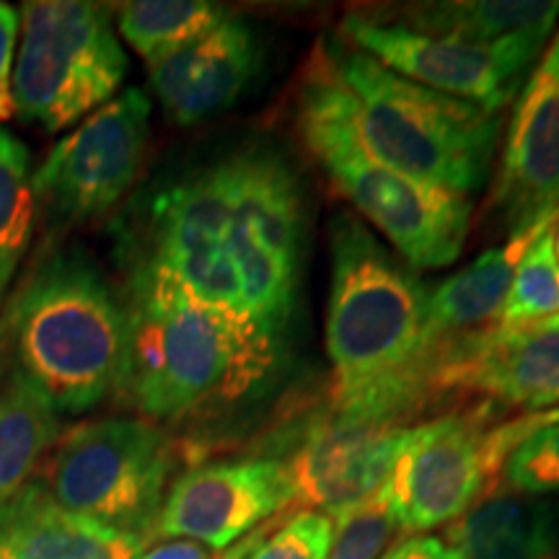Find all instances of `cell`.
I'll list each match as a JSON object with an SVG mask.
<instances>
[{
    "label": "cell",
    "instance_id": "cell-17",
    "mask_svg": "<svg viewBox=\"0 0 559 559\" xmlns=\"http://www.w3.org/2000/svg\"><path fill=\"white\" fill-rule=\"evenodd\" d=\"M145 539L70 513L32 479L0 506V549L9 559H138Z\"/></svg>",
    "mask_w": 559,
    "mask_h": 559
},
{
    "label": "cell",
    "instance_id": "cell-32",
    "mask_svg": "<svg viewBox=\"0 0 559 559\" xmlns=\"http://www.w3.org/2000/svg\"><path fill=\"white\" fill-rule=\"evenodd\" d=\"M264 536V531L262 528H257L254 534H249L247 539L243 542H239L236 544L234 549H228V551H223V559H249L251 557V551L257 549V544H260V539Z\"/></svg>",
    "mask_w": 559,
    "mask_h": 559
},
{
    "label": "cell",
    "instance_id": "cell-3",
    "mask_svg": "<svg viewBox=\"0 0 559 559\" xmlns=\"http://www.w3.org/2000/svg\"><path fill=\"white\" fill-rule=\"evenodd\" d=\"M330 260L326 355L334 379L326 407L407 425L432 402L430 290L349 213L332 218Z\"/></svg>",
    "mask_w": 559,
    "mask_h": 559
},
{
    "label": "cell",
    "instance_id": "cell-5",
    "mask_svg": "<svg viewBox=\"0 0 559 559\" xmlns=\"http://www.w3.org/2000/svg\"><path fill=\"white\" fill-rule=\"evenodd\" d=\"M298 130L334 187L386 236L409 267L438 270L459 260L472 226L469 198L412 179L370 156L324 47L313 55L300 83Z\"/></svg>",
    "mask_w": 559,
    "mask_h": 559
},
{
    "label": "cell",
    "instance_id": "cell-25",
    "mask_svg": "<svg viewBox=\"0 0 559 559\" xmlns=\"http://www.w3.org/2000/svg\"><path fill=\"white\" fill-rule=\"evenodd\" d=\"M330 519L334 526L330 559H383L402 534L386 485Z\"/></svg>",
    "mask_w": 559,
    "mask_h": 559
},
{
    "label": "cell",
    "instance_id": "cell-34",
    "mask_svg": "<svg viewBox=\"0 0 559 559\" xmlns=\"http://www.w3.org/2000/svg\"><path fill=\"white\" fill-rule=\"evenodd\" d=\"M0 559H9V557H5V551H3V549H0Z\"/></svg>",
    "mask_w": 559,
    "mask_h": 559
},
{
    "label": "cell",
    "instance_id": "cell-20",
    "mask_svg": "<svg viewBox=\"0 0 559 559\" xmlns=\"http://www.w3.org/2000/svg\"><path fill=\"white\" fill-rule=\"evenodd\" d=\"M461 559H559V502L498 498L451 528Z\"/></svg>",
    "mask_w": 559,
    "mask_h": 559
},
{
    "label": "cell",
    "instance_id": "cell-8",
    "mask_svg": "<svg viewBox=\"0 0 559 559\" xmlns=\"http://www.w3.org/2000/svg\"><path fill=\"white\" fill-rule=\"evenodd\" d=\"M171 472L166 428L143 417H107L62 432L37 481L70 513L148 542Z\"/></svg>",
    "mask_w": 559,
    "mask_h": 559
},
{
    "label": "cell",
    "instance_id": "cell-6",
    "mask_svg": "<svg viewBox=\"0 0 559 559\" xmlns=\"http://www.w3.org/2000/svg\"><path fill=\"white\" fill-rule=\"evenodd\" d=\"M321 47L347 91L355 130L370 156L464 198L487 185L500 115L402 79L345 41Z\"/></svg>",
    "mask_w": 559,
    "mask_h": 559
},
{
    "label": "cell",
    "instance_id": "cell-13",
    "mask_svg": "<svg viewBox=\"0 0 559 559\" xmlns=\"http://www.w3.org/2000/svg\"><path fill=\"white\" fill-rule=\"evenodd\" d=\"M430 396L474 394L487 404L559 407V317L495 324L451 340L432 353Z\"/></svg>",
    "mask_w": 559,
    "mask_h": 559
},
{
    "label": "cell",
    "instance_id": "cell-33",
    "mask_svg": "<svg viewBox=\"0 0 559 559\" xmlns=\"http://www.w3.org/2000/svg\"><path fill=\"white\" fill-rule=\"evenodd\" d=\"M551 241H555V254L559 262V210L555 213V218H551Z\"/></svg>",
    "mask_w": 559,
    "mask_h": 559
},
{
    "label": "cell",
    "instance_id": "cell-12",
    "mask_svg": "<svg viewBox=\"0 0 559 559\" xmlns=\"http://www.w3.org/2000/svg\"><path fill=\"white\" fill-rule=\"evenodd\" d=\"M290 502L293 481L283 459L207 461L171 481L153 534L226 551Z\"/></svg>",
    "mask_w": 559,
    "mask_h": 559
},
{
    "label": "cell",
    "instance_id": "cell-7",
    "mask_svg": "<svg viewBox=\"0 0 559 559\" xmlns=\"http://www.w3.org/2000/svg\"><path fill=\"white\" fill-rule=\"evenodd\" d=\"M109 5L29 0L21 5V52L13 109L24 122L60 132L111 102L128 73V55Z\"/></svg>",
    "mask_w": 559,
    "mask_h": 559
},
{
    "label": "cell",
    "instance_id": "cell-27",
    "mask_svg": "<svg viewBox=\"0 0 559 559\" xmlns=\"http://www.w3.org/2000/svg\"><path fill=\"white\" fill-rule=\"evenodd\" d=\"M332 534L330 515L319 510H300L275 534L264 531L249 559H330Z\"/></svg>",
    "mask_w": 559,
    "mask_h": 559
},
{
    "label": "cell",
    "instance_id": "cell-29",
    "mask_svg": "<svg viewBox=\"0 0 559 559\" xmlns=\"http://www.w3.org/2000/svg\"><path fill=\"white\" fill-rule=\"evenodd\" d=\"M555 423H559V407L534 412V415H523L508 425H495L487 436L489 453H492V459L498 461V464H506L508 453L513 451L515 445H519L521 440L528 436V432H534L536 428H544V425H555Z\"/></svg>",
    "mask_w": 559,
    "mask_h": 559
},
{
    "label": "cell",
    "instance_id": "cell-11",
    "mask_svg": "<svg viewBox=\"0 0 559 559\" xmlns=\"http://www.w3.org/2000/svg\"><path fill=\"white\" fill-rule=\"evenodd\" d=\"M492 407L451 412L404 432L386 487L402 534H419L459 521L498 485L487 451Z\"/></svg>",
    "mask_w": 559,
    "mask_h": 559
},
{
    "label": "cell",
    "instance_id": "cell-2",
    "mask_svg": "<svg viewBox=\"0 0 559 559\" xmlns=\"http://www.w3.org/2000/svg\"><path fill=\"white\" fill-rule=\"evenodd\" d=\"M122 304L128 362L117 400L160 428L257 400L285 362V342L151 270L128 267Z\"/></svg>",
    "mask_w": 559,
    "mask_h": 559
},
{
    "label": "cell",
    "instance_id": "cell-14",
    "mask_svg": "<svg viewBox=\"0 0 559 559\" xmlns=\"http://www.w3.org/2000/svg\"><path fill=\"white\" fill-rule=\"evenodd\" d=\"M402 423L324 407L300 425L285 461L293 502L334 515L386 485L404 440Z\"/></svg>",
    "mask_w": 559,
    "mask_h": 559
},
{
    "label": "cell",
    "instance_id": "cell-35",
    "mask_svg": "<svg viewBox=\"0 0 559 559\" xmlns=\"http://www.w3.org/2000/svg\"><path fill=\"white\" fill-rule=\"evenodd\" d=\"M221 559H223V557H221Z\"/></svg>",
    "mask_w": 559,
    "mask_h": 559
},
{
    "label": "cell",
    "instance_id": "cell-1",
    "mask_svg": "<svg viewBox=\"0 0 559 559\" xmlns=\"http://www.w3.org/2000/svg\"><path fill=\"white\" fill-rule=\"evenodd\" d=\"M304 239L296 169L275 145L243 143L153 194L124 262L288 345Z\"/></svg>",
    "mask_w": 559,
    "mask_h": 559
},
{
    "label": "cell",
    "instance_id": "cell-19",
    "mask_svg": "<svg viewBox=\"0 0 559 559\" xmlns=\"http://www.w3.org/2000/svg\"><path fill=\"white\" fill-rule=\"evenodd\" d=\"M394 19L423 32L451 34L477 45L519 47L542 55L557 26L559 3H528V0L423 3L409 5Z\"/></svg>",
    "mask_w": 559,
    "mask_h": 559
},
{
    "label": "cell",
    "instance_id": "cell-28",
    "mask_svg": "<svg viewBox=\"0 0 559 559\" xmlns=\"http://www.w3.org/2000/svg\"><path fill=\"white\" fill-rule=\"evenodd\" d=\"M19 37V11L9 3H0V122L16 115L13 109V50Z\"/></svg>",
    "mask_w": 559,
    "mask_h": 559
},
{
    "label": "cell",
    "instance_id": "cell-21",
    "mask_svg": "<svg viewBox=\"0 0 559 559\" xmlns=\"http://www.w3.org/2000/svg\"><path fill=\"white\" fill-rule=\"evenodd\" d=\"M62 436L60 415L21 383L0 386V506L29 485Z\"/></svg>",
    "mask_w": 559,
    "mask_h": 559
},
{
    "label": "cell",
    "instance_id": "cell-22",
    "mask_svg": "<svg viewBox=\"0 0 559 559\" xmlns=\"http://www.w3.org/2000/svg\"><path fill=\"white\" fill-rule=\"evenodd\" d=\"M117 32L148 62L192 45L228 16L207 0H138L117 9Z\"/></svg>",
    "mask_w": 559,
    "mask_h": 559
},
{
    "label": "cell",
    "instance_id": "cell-30",
    "mask_svg": "<svg viewBox=\"0 0 559 559\" xmlns=\"http://www.w3.org/2000/svg\"><path fill=\"white\" fill-rule=\"evenodd\" d=\"M383 559H461L453 544H445L436 536H409L391 547Z\"/></svg>",
    "mask_w": 559,
    "mask_h": 559
},
{
    "label": "cell",
    "instance_id": "cell-4",
    "mask_svg": "<svg viewBox=\"0 0 559 559\" xmlns=\"http://www.w3.org/2000/svg\"><path fill=\"white\" fill-rule=\"evenodd\" d=\"M124 362V304L81 249L47 251L0 306V386H29L58 415L120 394Z\"/></svg>",
    "mask_w": 559,
    "mask_h": 559
},
{
    "label": "cell",
    "instance_id": "cell-10",
    "mask_svg": "<svg viewBox=\"0 0 559 559\" xmlns=\"http://www.w3.org/2000/svg\"><path fill=\"white\" fill-rule=\"evenodd\" d=\"M340 41L419 86L500 115L539 55L519 47H489L451 34L423 32L389 13H349Z\"/></svg>",
    "mask_w": 559,
    "mask_h": 559
},
{
    "label": "cell",
    "instance_id": "cell-18",
    "mask_svg": "<svg viewBox=\"0 0 559 559\" xmlns=\"http://www.w3.org/2000/svg\"><path fill=\"white\" fill-rule=\"evenodd\" d=\"M531 236L508 239L502 247L485 251L472 264H466L464 270L443 280L438 288L428 293L425 330H428L432 349L451 340L500 324L513 270Z\"/></svg>",
    "mask_w": 559,
    "mask_h": 559
},
{
    "label": "cell",
    "instance_id": "cell-23",
    "mask_svg": "<svg viewBox=\"0 0 559 559\" xmlns=\"http://www.w3.org/2000/svg\"><path fill=\"white\" fill-rule=\"evenodd\" d=\"M29 151L9 130H0V306L16 275L34 228Z\"/></svg>",
    "mask_w": 559,
    "mask_h": 559
},
{
    "label": "cell",
    "instance_id": "cell-31",
    "mask_svg": "<svg viewBox=\"0 0 559 559\" xmlns=\"http://www.w3.org/2000/svg\"><path fill=\"white\" fill-rule=\"evenodd\" d=\"M223 551H215L192 539H166L156 547L145 549L138 559H221Z\"/></svg>",
    "mask_w": 559,
    "mask_h": 559
},
{
    "label": "cell",
    "instance_id": "cell-16",
    "mask_svg": "<svg viewBox=\"0 0 559 559\" xmlns=\"http://www.w3.org/2000/svg\"><path fill=\"white\" fill-rule=\"evenodd\" d=\"M260 62L254 26L228 13L205 37L148 62V75L166 115L179 124H198L234 107Z\"/></svg>",
    "mask_w": 559,
    "mask_h": 559
},
{
    "label": "cell",
    "instance_id": "cell-24",
    "mask_svg": "<svg viewBox=\"0 0 559 559\" xmlns=\"http://www.w3.org/2000/svg\"><path fill=\"white\" fill-rule=\"evenodd\" d=\"M559 317V262L551 241V221L523 249L502 306L500 324H531Z\"/></svg>",
    "mask_w": 559,
    "mask_h": 559
},
{
    "label": "cell",
    "instance_id": "cell-9",
    "mask_svg": "<svg viewBox=\"0 0 559 559\" xmlns=\"http://www.w3.org/2000/svg\"><path fill=\"white\" fill-rule=\"evenodd\" d=\"M151 138V99L128 88L55 143L32 177L34 205L50 234L99 221L135 185Z\"/></svg>",
    "mask_w": 559,
    "mask_h": 559
},
{
    "label": "cell",
    "instance_id": "cell-15",
    "mask_svg": "<svg viewBox=\"0 0 559 559\" xmlns=\"http://www.w3.org/2000/svg\"><path fill=\"white\" fill-rule=\"evenodd\" d=\"M492 210L510 239L536 234L559 210V32L521 88Z\"/></svg>",
    "mask_w": 559,
    "mask_h": 559
},
{
    "label": "cell",
    "instance_id": "cell-26",
    "mask_svg": "<svg viewBox=\"0 0 559 559\" xmlns=\"http://www.w3.org/2000/svg\"><path fill=\"white\" fill-rule=\"evenodd\" d=\"M500 479L526 498L559 495V423L528 432L508 453Z\"/></svg>",
    "mask_w": 559,
    "mask_h": 559
}]
</instances>
